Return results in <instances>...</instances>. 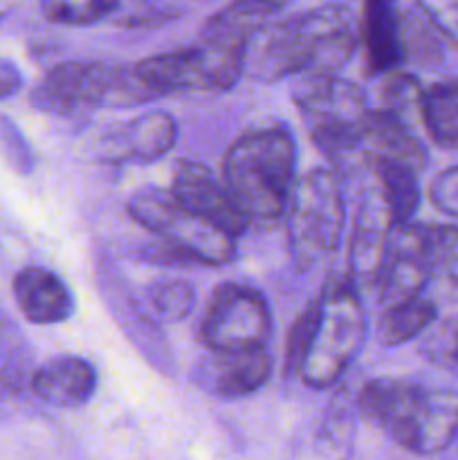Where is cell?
<instances>
[{"mask_svg": "<svg viewBox=\"0 0 458 460\" xmlns=\"http://www.w3.org/2000/svg\"><path fill=\"white\" fill-rule=\"evenodd\" d=\"M364 160L368 155L389 157L422 171L427 166V148L409 126L407 117L389 108H371L364 128Z\"/></svg>", "mask_w": 458, "mask_h": 460, "instance_id": "18", "label": "cell"}, {"mask_svg": "<svg viewBox=\"0 0 458 460\" xmlns=\"http://www.w3.org/2000/svg\"><path fill=\"white\" fill-rule=\"evenodd\" d=\"M429 200L438 211L458 218V166H449L431 180Z\"/></svg>", "mask_w": 458, "mask_h": 460, "instance_id": "32", "label": "cell"}, {"mask_svg": "<svg viewBox=\"0 0 458 460\" xmlns=\"http://www.w3.org/2000/svg\"><path fill=\"white\" fill-rule=\"evenodd\" d=\"M456 319H458V317H456Z\"/></svg>", "mask_w": 458, "mask_h": 460, "instance_id": "38", "label": "cell"}, {"mask_svg": "<svg viewBox=\"0 0 458 460\" xmlns=\"http://www.w3.org/2000/svg\"><path fill=\"white\" fill-rule=\"evenodd\" d=\"M431 281L427 263V225L395 223L386 241L375 292L382 308L425 295Z\"/></svg>", "mask_w": 458, "mask_h": 460, "instance_id": "10", "label": "cell"}, {"mask_svg": "<svg viewBox=\"0 0 458 460\" xmlns=\"http://www.w3.org/2000/svg\"><path fill=\"white\" fill-rule=\"evenodd\" d=\"M30 350L18 328L0 317V394H21L30 386Z\"/></svg>", "mask_w": 458, "mask_h": 460, "instance_id": "24", "label": "cell"}, {"mask_svg": "<svg viewBox=\"0 0 458 460\" xmlns=\"http://www.w3.org/2000/svg\"><path fill=\"white\" fill-rule=\"evenodd\" d=\"M171 193L178 198L184 209L209 220L229 236H242L245 229L250 227V218L238 209L223 178L211 173V169H207L200 162L182 160L175 164Z\"/></svg>", "mask_w": 458, "mask_h": 460, "instance_id": "12", "label": "cell"}, {"mask_svg": "<svg viewBox=\"0 0 458 460\" xmlns=\"http://www.w3.org/2000/svg\"><path fill=\"white\" fill-rule=\"evenodd\" d=\"M301 119L314 146L337 164H364L366 93L339 75H301L292 88Z\"/></svg>", "mask_w": 458, "mask_h": 460, "instance_id": "4", "label": "cell"}, {"mask_svg": "<svg viewBox=\"0 0 458 460\" xmlns=\"http://www.w3.org/2000/svg\"><path fill=\"white\" fill-rule=\"evenodd\" d=\"M438 319V308L425 295L382 308L377 340L384 346H402L420 337Z\"/></svg>", "mask_w": 458, "mask_h": 460, "instance_id": "22", "label": "cell"}, {"mask_svg": "<svg viewBox=\"0 0 458 460\" xmlns=\"http://www.w3.org/2000/svg\"><path fill=\"white\" fill-rule=\"evenodd\" d=\"M233 3L241 4L242 9H247V12L268 18L269 13L278 12V9H283L286 4H290L292 0H233Z\"/></svg>", "mask_w": 458, "mask_h": 460, "instance_id": "35", "label": "cell"}, {"mask_svg": "<svg viewBox=\"0 0 458 460\" xmlns=\"http://www.w3.org/2000/svg\"><path fill=\"white\" fill-rule=\"evenodd\" d=\"M427 263L431 279L458 288V227L427 225Z\"/></svg>", "mask_w": 458, "mask_h": 460, "instance_id": "25", "label": "cell"}, {"mask_svg": "<svg viewBox=\"0 0 458 460\" xmlns=\"http://www.w3.org/2000/svg\"><path fill=\"white\" fill-rule=\"evenodd\" d=\"M22 88V72L16 63L0 57V99H9Z\"/></svg>", "mask_w": 458, "mask_h": 460, "instance_id": "34", "label": "cell"}, {"mask_svg": "<svg viewBox=\"0 0 458 460\" xmlns=\"http://www.w3.org/2000/svg\"><path fill=\"white\" fill-rule=\"evenodd\" d=\"M272 332L265 296L242 283H220L214 290L200 326L202 344L216 353L260 349Z\"/></svg>", "mask_w": 458, "mask_h": 460, "instance_id": "8", "label": "cell"}, {"mask_svg": "<svg viewBox=\"0 0 458 460\" xmlns=\"http://www.w3.org/2000/svg\"><path fill=\"white\" fill-rule=\"evenodd\" d=\"M359 45H364L366 66L373 75H386L404 63L400 9L395 7V0H364Z\"/></svg>", "mask_w": 458, "mask_h": 460, "instance_id": "17", "label": "cell"}, {"mask_svg": "<svg viewBox=\"0 0 458 460\" xmlns=\"http://www.w3.org/2000/svg\"><path fill=\"white\" fill-rule=\"evenodd\" d=\"M393 218L382 200L380 189L373 182L371 189L362 193L357 202L353 220V234H350L348 250V277L357 286V290H373L380 274L382 259H384L386 241L393 227Z\"/></svg>", "mask_w": 458, "mask_h": 460, "instance_id": "13", "label": "cell"}, {"mask_svg": "<svg viewBox=\"0 0 458 460\" xmlns=\"http://www.w3.org/2000/svg\"><path fill=\"white\" fill-rule=\"evenodd\" d=\"M12 292L22 317L36 326L63 323L75 314V295L70 286L43 265L22 268L13 277Z\"/></svg>", "mask_w": 458, "mask_h": 460, "instance_id": "15", "label": "cell"}, {"mask_svg": "<svg viewBox=\"0 0 458 460\" xmlns=\"http://www.w3.org/2000/svg\"><path fill=\"white\" fill-rule=\"evenodd\" d=\"M0 144H3L4 155H7L9 162H12L13 169L18 171L31 169L30 148H27L22 135L18 133V128L7 119V117H0Z\"/></svg>", "mask_w": 458, "mask_h": 460, "instance_id": "33", "label": "cell"}, {"mask_svg": "<svg viewBox=\"0 0 458 460\" xmlns=\"http://www.w3.org/2000/svg\"><path fill=\"white\" fill-rule=\"evenodd\" d=\"M357 411L398 447L420 456L443 452L458 434V391L443 386L377 377L359 391Z\"/></svg>", "mask_w": 458, "mask_h": 460, "instance_id": "2", "label": "cell"}, {"mask_svg": "<svg viewBox=\"0 0 458 460\" xmlns=\"http://www.w3.org/2000/svg\"><path fill=\"white\" fill-rule=\"evenodd\" d=\"M7 7H9L7 0H0V18H3L4 13H7Z\"/></svg>", "mask_w": 458, "mask_h": 460, "instance_id": "36", "label": "cell"}, {"mask_svg": "<svg viewBox=\"0 0 458 460\" xmlns=\"http://www.w3.org/2000/svg\"><path fill=\"white\" fill-rule=\"evenodd\" d=\"M319 299L317 322L299 377L310 389H330L341 380L366 340V313L348 274L328 279Z\"/></svg>", "mask_w": 458, "mask_h": 460, "instance_id": "5", "label": "cell"}, {"mask_svg": "<svg viewBox=\"0 0 458 460\" xmlns=\"http://www.w3.org/2000/svg\"><path fill=\"white\" fill-rule=\"evenodd\" d=\"M139 304L157 326L178 323L187 319L196 305V290L184 279H157L144 288Z\"/></svg>", "mask_w": 458, "mask_h": 460, "instance_id": "23", "label": "cell"}, {"mask_svg": "<svg viewBox=\"0 0 458 460\" xmlns=\"http://www.w3.org/2000/svg\"><path fill=\"white\" fill-rule=\"evenodd\" d=\"M434 27L413 12L400 9V39H402V58L416 61L420 66H434L440 61V48L436 36L431 34Z\"/></svg>", "mask_w": 458, "mask_h": 460, "instance_id": "27", "label": "cell"}, {"mask_svg": "<svg viewBox=\"0 0 458 460\" xmlns=\"http://www.w3.org/2000/svg\"><path fill=\"white\" fill-rule=\"evenodd\" d=\"M128 216L146 232L160 238L157 254L187 263L227 265L236 256V238L191 214L171 191L144 187L128 198Z\"/></svg>", "mask_w": 458, "mask_h": 460, "instance_id": "6", "label": "cell"}, {"mask_svg": "<svg viewBox=\"0 0 458 460\" xmlns=\"http://www.w3.org/2000/svg\"><path fill=\"white\" fill-rule=\"evenodd\" d=\"M420 353L427 362L443 368H458V319H436L422 332Z\"/></svg>", "mask_w": 458, "mask_h": 460, "instance_id": "28", "label": "cell"}, {"mask_svg": "<svg viewBox=\"0 0 458 460\" xmlns=\"http://www.w3.org/2000/svg\"><path fill=\"white\" fill-rule=\"evenodd\" d=\"M420 16L447 43L458 48V0H413Z\"/></svg>", "mask_w": 458, "mask_h": 460, "instance_id": "31", "label": "cell"}, {"mask_svg": "<svg viewBox=\"0 0 458 460\" xmlns=\"http://www.w3.org/2000/svg\"><path fill=\"white\" fill-rule=\"evenodd\" d=\"M135 67L148 88L157 94V99L171 97V94L207 93L205 76H202L193 45L173 49V52L153 54L135 63Z\"/></svg>", "mask_w": 458, "mask_h": 460, "instance_id": "19", "label": "cell"}, {"mask_svg": "<svg viewBox=\"0 0 458 460\" xmlns=\"http://www.w3.org/2000/svg\"><path fill=\"white\" fill-rule=\"evenodd\" d=\"M178 142V121L166 111H148L97 139V155L106 164H151Z\"/></svg>", "mask_w": 458, "mask_h": 460, "instance_id": "11", "label": "cell"}, {"mask_svg": "<svg viewBox=\"0 0 458 460\" xmlns=\"http://www.w3.org/2000/svg\"><path fill=\"white\" fill-rule=\"evenodd\" d=\"M418 115L438 146L458 148V81H438L422 88Z\"/></svg>", "mask_w": 458, "mask_h": 460, "instance_id": "21", "label": "cell"}, {"mask_svg": "<svg viewBox=\"0 0 458 460\" xmlns=\"http://www.w3.org/2000/svg\"><path fill=\"white\" fill-rule=\"evenodd\" d=\"M272 355L265 346L247 350L216 353L196 367L198 386L223 400H241L254 395L272 376Z\"/></svg>", "mask_w": 458, "mask_h": 460, "instance_id": "14", "label": "cell"}, {"mask_svg": "<svg viewBox=\"0 0 458 460\" xmlns=\"http://www.w3.org/2000/svg\"><path fill=\"white\" fill-rule=\"evenodd\" d=\"M456 440H458V434H456Z\"/></svg>", "mask_w": 458, "mask_h": 460, "instance_id": "37", "label": "cell"}, {"mask_svg": "<svg viewBox=\"0 0 458 460\" xmlns=\"http://www.w3.org/2000/svg\"><path fill=\"white\" fill-rule=\"evenodd\" d=\"M359 48V21L344 4H323L277 22H263L247 49L245 75L281 81L301 75H337Z\"/></svg>", "mask_w": 458, "mask_h": 460, "instance_id": "1", "label": "cell"}, {"mask_svg": "<svg viewBox=\"0 0 458 460\" xmlns=\"http://www.w3.org/2000/svg\"><path fill=\"white\" fill-rule=\"evenodd\" d=\"M344 220V191L335 171L313 169L296 180L286 207L292 263L310 270L328 259L339 247Z\"/></svg>", "mask_w": 458, "mask_h": 460, "instance_id": "7", "label": "cell"}, {"mask_svg": "<svg viewBox=\"0 0 458 460\" xmlns=\"http://www.w3.org/2000/svg\"><path fill=\"white\" fill-rule=\"evenodd\" d=\"M364 166L371 169L375 178V187L380 189L382 200L386 202L393 223H407L413 218L420 205V171L404 162L389 160V157L368 155Z\"/></svg>", "mask_w": 458, "mask_h": 460, "instance_id": "20", "label": "cell"}, {"mask_svg": "<svg viewBox=\"0 0 458 460\" xmlns=\"http://www.w3.org/2000/svg\"><path fill=\"white\" fill-rule=\"evenodd\" d=\"M420 93L422 88L416 76L395 67V70L386 72V81L382 85V108H389V111L407 117L409 111L418 112Z\"/></svg>", "mask_w": 458, "mask_h": 460, "instance_id": "30", "label": "cell"}, {"mask_svg": "<svg viewBox=\"0 0 458 460\" xmlns=\"http://www.w3.org/2000/svg\"><path fill=\"white\" fill-rule=\"evenodd\" d=\"M220 178L250 223L281 218L296 182L295 135L286 126L241 135L225 153Z\"/></svg>", "mask_w": 458, "mask_h": 460, "instance_id": "3", "label": "cell"}, {"mask_svg": "<svg viewBox=\"0 0 458 460\" xmlns=\"http://www.w3.org/2000/svg\"><path fill=\"white\" fill-rule=\"evenodd\" d=\"M97 368L76 355H58L31 371L30 391L45 404L61 409L84 407L97 391Z\"/></svg>", "mask_w": 458, "mask_h": 460, "instance_id": "16", "label": "cell"}, {"mask_svg": "<svg viewBox=\"0 0 458 460\" xmlns=\"http://www.w3.org/2000/svg\"><path fill=\"white\" fill-rule=\"evenodd\" d=\"M263 22L265 16L233 3L202 25L193 49L202 67L207 93H225L241 81L245 75L247 49Z\"/></svg>", "mask_w": 458, "mask_h": 460, "instance_id": "9", "label": "cell"}, {"mask_svg": "<svg viewBox=\"0 0 458 460\" xmlns=\"http://www.w3.org/2000/svg\"><path fill=\"white\" fill-rule=\"evenodd\" d=\"M119 0H40V12L54 25L84 27L103 21Z\"/></svg>", "mask_w": 458, "mask_h": 460, "instance_id": "26", "label": "cell"}, {"mask_svg": "<svg viewBox=\"0 0 458 460\" xmlns=\"http://www.w3.org/2000/svg\"><path fill=\"white\" fill-rule=\"evenodd\" d=\"M319 299H313L304 308V313L295 319L290 326L286 341V373L287 376H299V368L304 364L305 353H308L310 340H313L314 322H317Z\"/></svg>", "mask_w": 458, "mask_h": 460, "instance_id": "29", "label": "cell"}]
</instances>
